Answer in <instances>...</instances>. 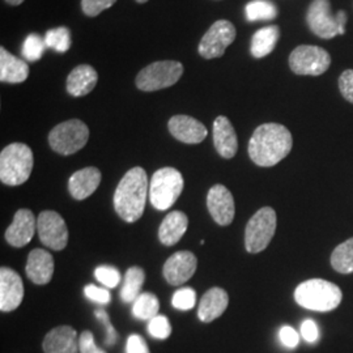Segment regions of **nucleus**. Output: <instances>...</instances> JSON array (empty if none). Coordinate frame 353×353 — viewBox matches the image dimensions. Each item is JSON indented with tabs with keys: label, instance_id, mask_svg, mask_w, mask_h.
Returning a JSON list of instances; mask_svg holds the SVG:
<instances>
[{
	"label": "nucleus",
	"instance_id": "nucleus-31",
	"mask_svg": "<svg viewBox=\"0 0 353 353\" xmlns=\"http://www.w3.org/2000/svg\"><path fill=\"white\" fill-rule=\"evenodd\" d=\"M45 42L48 48L58 52H65L71 48V33L70 29L65 26H59L55 29H50L46 36Z\"/></svg>",
	"mask_w": 353,
	"mask_h": 353
},
{
	"label": "nucleus",
	"instance_id": "nucleus-24",
	"mask_svg": "<svg viewBox=\"0 0 353 353\" xmlns=\"http://www.w3.org/2000/svg\"><path fill=\"white\" fill-rule=\"evenodd\" d=\"M188 227V216L181 211H173L163 220L159 229V239L165 246H173L185 236Z\"/></svg>",
	"mask_w": 353,
	"mask_h": 353
},
{
	"label": "nucleus",
	"instance_id": "nucleus-42",
	"mask_svg": "<svg viewBox=\"0 0 353 353\" xmlns=\"http://www.w3.org/2000/svg\"><path fill=\"white\" fill-rule=\"evenodd\" d=\"M127 353H151L148 344L145 341L137 334H132L128 336L126 347Z\"/></svg>",
	"mask_w": 353,
	"mask_h": 353
},
{
	"label": "nucleus",
	"instance_id": "nucleus-5",
	"mask_svg": "<svg viewBox=\"0 0 353 353\" xmlns=\"http://www.w3.org/2000/svg\"><path fill=\"white\" fill-rule=\"evenodd\" d=\"M185 186L183 176L174 168L159 169L150 182V201L157 211H166L176 202Z\"/></svg>",
	"mask_w": 353,
	"mask_h": 353
},
{
	"label": "nucleus",
	"instance_id": "nucleus-26",
	"mask_svg": "<svg viewBox=\"0 0 353 353\" xmlns=\"http://www.w3.org/2000/svg\"><path fill=\"white\" fill-rule=\"evenodd\" d=\"M280 37V29L276 26H265L254 33L250 51L254 58H265L271 54Z\"/></svg>",
	"mask_w": 353,
	"mask_h": 353
},
{
	"label": "nucleus",
	"instance_id": "nucleus-43",
	"mask_svg": "<svg viewBox=\"0 0 353 353\" xmlns=\"http://www.w3.org/2000/svg\"><path fill=\"white\" fill-rule=\"evenodd\" d=\"M301 336L307 343H316L319 338V330L316 327V322L312 319L303 321L301 325Z\"/></svg>",
	"mask_w": 353,
	"mask_h": 353
},
{
	"label": "nucleus",
	"instance_id": "nucleus-30",
	"mask_svg": "<svg viewBox=\"0 0 353 353\" xmlns=\"http://www.w3.org/2000/svg\"><path fill=\"white\" fill-rule=\"evenodd\" d=\"M245 12L249 21H270L278 16V8L268 0H252Z\"/></svg>",
	"mask_w": 353,
	"mask_h": 353
},
{
	"label": "nucleus",
	"instance_id": "nucleus-35",
	"mask_svg": "<svg viewBox=\"0 0 353 353\" xmlns=\"http://www.w3.org/2000/svg\"><path fill=\"white\" fill-rule=\"evenodd\" d=\"M148 332L156 339H168L172 334V326L169 319L165 316H156L152 318L148 325Z\"/></svg>",
	"mask_w": 353,
	"mask_h": 353
},
{
	"label": "nucleus",
	"instance_id": "nucleus-4",
	"mask_svg": "<svg viewBox=\"0 0 353 353\" xmlns=\"http://www.w3.org/2000/svg\"><path fill=\"white\" fill-rule=\"evenodd\" d=\"M33 152L23 143H12L0 153V179L7 186L26 183L33 170Z\"/></svg>",
	"mask_w": 353,
	"mask_h": 353
},
{
	"label": "nucleus",
	"instance_id": "nucleus-18",
	"mask_svg": "<svg viewBox=\"0 0 353 353\" xmlns=\"http://www.w3.org/2000/svg\"><path fill=\"white\" fill-rule=\"evenodd\" d=\"M79 335L71 326H58L49 331L43 339L45 353H79Z\"/></svg>",
	"mask_w": 353,
	"mask_h": 353
},
{
	"label": "nucleus",
	"instance_id": "nucleus-10",
	"mask_svg": "<svg viewBox=\"0 0 353 353\" xmlns=\"http://www.w3.org/2000/svg\"><path fill=\"white\" fill-rule=\"evenodd\" d=\"M330 64V54L319 46L301 45L292 51L290 57V70L296 75H322L327 71Z\"/></svg>",
	"mask_w": 353,
	"mask_h": 353
},
{
	"label": "nucleus",
	"instance_id": "nucleus-16",
	"mask_svg": "<svg viewBox=\"0 0 353 353\" xmlns=\"http://www.w3.org/2000/svg\"><path fill=\"white\" fill-rule=\"evenodd\" d=\"M37 229L36 216L30 210H19L12 224L6 230V241L13 248H24L34 237Z\"/></svg>",
	"mask_w": 353,
	"mask_h": 353
},
{
	"label": "nucleus",
	"instance_id": "nucleus-2",
	"mask_svg": "<svg viewBox=\"0 0 353 353\" xmlns=\"http://www.w3.org/2000/svg\"><path fill=\"white\" fill-rule=\"evenodd\" d=\"M150 182L145 170L140 166L127 172L114 192L115 212L126 223H135L144 214Z\"/></svg>",
	"mask_w": 353,
	"mask_h": 353
},
{
	"label": "nucleus",
	"instance_id": "nucleus-27",
	"mask_svg": "<svg viewBox=\"0 0 353 353\" xmlns=\"http://www.w3.org/2000/svg\"><path fill=\"white\" fill-rule=\"evenodd\" d=\"M144 279H145V274L143 268L135 265L127 270L123 287L121 290V299L123 303H134L139 297L141 294L140 292L143 288V284H144Z\"/></svg>",
	"mask_w": 353,
	"mask_h": 353
},
{
	"label": "nucleus",
	"instance_id": "nucleus-11",
	"mask_svg": "<svg viewBox=\"0 0 353 353\" xmlns=\"http://www.w3.org/2000/svg\"><path fill=\"white\" fill-rule=\"evenodd\" d=\"M236 28L228 20H217L203 36L198 51L205 59H214L224 55L228 46L236 39Z\"/></svg>",
	"mask_w": 353,
	"mask_h": 353
},
{
	"label": "nucleus",
	"instance_id": "nucleus-14",
	"mask_svg": "<svg viewBox=\"0 0 353 353\" xmlns=\"http://www.w3.org/2000/svg\"><path fill=\"white\" fill-rule=\"evenodd\" d=\"M24 299V284L20 275L8 267L0 268V310H16Z\"/></svg>",
	"mask_w": 353,
	"mask_h": 353
},
{
	"label": "nucleus",
	"instance_id": "nucleus-38",
	"mask_svg": "<svg viewBox=\"0 0 353 353\" xmlns=\"http://www.w3.org/2000/svg\"><path fill=\"white\" fill-rule=\"evenodd\" d=\"M79 347H80V353H106L96 344L94 336L90 331H83L80 334Z\"/></svg>",
	"mask_w": 353,
	"mask_h": 353
},
{
	"label": "nucleus",
	"instance_id": "nucleus-23",
	"mask_svg": "<svg viewBox=\"0 0 353 353\" xmlns=\"http://www.w3.org/2000/svg\"><path fill=\"white\" fill-rule=\"evenodd\" d=\"M99 81L96 70L89 64H80L67 77V92L72 97H83L90 93Z\"/></svg>",
	"mask_w": 353,
	"mask_h": 353
},
{
	"label": "nucleus",
	"instance_id": "nucleus-34",
	"mask_svg": "<svg viewBox=\"0 0 353 353\" xmlns=\"http://www.w3.org/2000/svg\"><path fill=\"white\" fill-rule=\"evenodd\" d=\"M196 303V292L192 288L176 290L172 299V305L178 310H191Z\"/></svg>",
	"mask_w": 353,
	"mask_h": 353
},
{
	"label": "nucleus",
	"instance_id": "nucleus-7",
	"mask_svg": "<svg viewBox=\"0 0 353 353\" xmlns=\"http://www.w3.org/2000/svg\"><path fill=\"white\" fill-rule=\"evenodd\" d=\"M276 225V212L271 207H263L252 214L245 229V248L248 252H263L274 239Z\"/></svg>",
	"mask_w": 353,
	"mask_h": 353
},
{
	"label": "nucleus",
	"instance_id": "nucleus-9",
	"mask_svg": "<svg viewBox=\"0 0 353 353\" xmlns=\"http://www.w3.org/2000/svg\"><path fill=\"white\" fill-rule=\"evenodd\" d=\"M182 75V63L176 61H159L143 68L135 83L143 92H156L174 85Z\"/></svg>",
	"mask_w": 353,
	"mask_h": 353
},
{
	"label": "nucleus",
	"instance_id": "nucleus-40",
	"mask_svg": "<svg viewBox=\"0 0 353 353\" xmlns=\"http://www.w3.org/2000/svg\"><path fill=\"white\" fill-rule=\"evenodd\" d=\"M279 338L280 341L288 347V348H296L300 343V335L299 332L290 326H283L279 331Z\"/></svg>",
	"mask_w": 353,
	"mask_h": 353
},
{
	"label": "nucleus",
	"instance_id": "nucleus-25",
	"mask_svg": "<svg viewBox=\"0 0 353 353\" xmlns=\"http://www.w3.org/2000/svg\"><path fill=\"white\" fill-rule=\"evenodd\" d=\"M29 76V65L4 48H0V81L10 84L24 83Z\"/></svg>",
	"mask_w": 353,
	"mask_h": 353
},
{
	"label": "nucleus",
	"instance_id": "nucleus-12",
	"mask_svg": "<svg viewBox=\"0 0 353 353\" xmlns=\"http://www.w3.org/2000/svg\"><path fill=\"white\" fill-rule=\"evenodd\" d=\"M38 236L51 250L61 252L68 243V229L63 217L55 211H43L37 219Z\"/></svg>",
	"mask_w": 353,
	"mask_h": 353
},
{
	"label": "nucleus",
	"instance_id": "nucleus-19",
	"mask_svg": "<svg viewBox=\"0 0 353 353\" xmlns=\"http://www.w3.org/2000/svg\"><path fill=\"white\" fill-rule=\"evenodd\" d=\"M214 144L223 159H233L239 150V140L234 128L227 117L220 115L214 122Z\"/></svg>",
	"mask_w": 353,
	"mask_h": 353
},
{
	"label": "nucleus",
	"instance_id": "nucleus-44",
	"mask_svg": "<svg viewBox=\"0 0 353 353\" xmlns=\"http://www.w3.org/2000/svg\"><path fill=\"white\" fill-rule=\"evenodd\" d=\"M8 4H11V6H20L24 0H6Z\"/></svg>",
	"mask_w": 353,
	"mask_h": 353
},
{
	"label": "nucleus",
	"instance_id": "nucleus-3",
	"mask_svg": "<svg viewBox=\"0 0 353 353\" xmlns=\"http://www.w3.org/2000/svg\"><path fill=\"white\" fill-rule=\"evenodd\" d=\"M294 300L305 309L326 313L335 310L343 301L341 288L323 279H310L294 290Z\"/></svg>",
	"mask_w": 353,
	"mask_h": 353
},
{
	"label": "nucleus",
	"instance_id": "nucleus-8",
	"mask_svg": "<svg viewBox=\"0 0 353 353\" xmlns=\"http://www.w3.org/2000/svg\"><path fill=\"white\" fill-rule=\"evenodd\" d=\"M88 139V126L79 119H70L59 123L49 134V144L52 151L63 156H70L83 150Z\"/></svg>",
	"mask_w": 353,
	"mask_h": 353
},
{
	"label": "nucleus",
	"instance_id": "nucleus-21",
	"mask_svg": "<svg viewBox=\"0 0 353 353\" xmlns=\"http://www.w3.org/2000/svg\"><path fill=\"white\" fill-rule=\"evenodd\" d=\"M100 183L101 172L94 166H88L77 170L71 176L68 181V190L74 199L84 201L99 189Z\"/></svg>",
	"mask_w": 353,
	"mask_h": 353
},
{
	"label": "nucleus",
	"instance_id": "nucleus-41",
	"mask_svg": "<svg viewBox=\"0 0 353 353\" xmlns=\"http://www.w3.org/2000/svg\"><path fill=\"white\" fill-rule=\"evenodd\" d=\"M96 316L99 318V321L106 328V345H114L117 341V331L114 330L113 325L110 322V318L108 316V313L105 310H97Z\"/></svg>",
	"mask_w": 353,
	"mask_h": 353
},
{
	"label": "nucleus",
	"instance_id": "nucleus-28",
	"mask_svg": "<svg viewBox=\"0 0 353 353\" xmlns=\"http://www.w3.org/2000/svg\"><path fill=\"white\" fill-rule=\"evenodd\" d=\"M331 265L339 274H353V237L335 248L331 254Z\"/></svg>",
	"mask_w": 353,
	"mask_h": 353
},
{
	"label": "nucleus",
	"instance_id": "nucleus-17",
	"mask_svg": "<svg viewBox=\"0 0 353 353\" xmlns=\"http://www.w3.org/2000/svg\"><path fill=\"white\" fill-rule=\"evenodd\" d=\"M168 127L173 138L186 144H199L208 135V131L202 122L190 115L172 117Z\"/></svg>",
	"mask_w": 353,
	"mask_h": 353
},
{
	"label": "nucleus",
	"instance_id": "nucleus-37",
	"mask_svg": "<svg viewBox=\"0 0 353 353\" xmlns=\"http://www.w3.org/2000/svg\"><path fill=\"white\" fill-rule=\"evenodd\" d=\"M84 293L88 297L90 301L93 303H101V305H106V303L112 301V294L110 292L105 288H100L96 285H87L84 288Z\"/></svg>",
	"mask_w": 353,
	"mask_h": 353
},
{
	"label": "nucleus",
	"instance_id": "nucleus-32",
	"mask_svg": "<svg viewBox=\"0 0 353 353\" xmlns=\"http://www.w3.org/2000/svg\"><path fill=\"white\" fill-rule=\"evenodd\" d=\"M46 48H48V45H46L45 39L36 33H32L24 41L23 57L28 62H37L43 57Z\"/></svg>",
	"mask_w": 353,
	"mask_h": 353
},
{
	"label": "nucleus",
	"instance_id": "nucleus-39",
	"mask_svg": "<svg viewBox=\"0 0 353 353\" xmlns=\"http://www.w3.org/2000/svg\"><path fill=\"white\" fill-rule=\"evenodd\" d=\"M341 96L353 103V70H345L339 77Z\"/></svg>",
	"mask_w": 353,
	"mask_h": 353
},
{
	"label": "nucleus",
	"instance_id": "nucleus-45",
	"mask_svg": "<svg viewBox=\"0 0 353 353\" xmlns=\"http://www.w3.org/2000/svg\"><path fill=\"white\" fill-rule=\"evenodd\" d=\"M137 1H138V3H140V4H143V3H147L148 0H137Z\"/></svg>",
	"mask_w": 353,
	"mask_h": 353
},
{
	"label": "nucleus",
	"instance_id": "nucleus-20",
	"mask_svg": "<svg viewBox=\"0 0 353 353\" xmlns=\"http://www.w3.org/2000/svg\"><path fill=\"white\" fill-rule=\"evenodd\" d=\"M26 276L37 285L50 283L54 274V258L43 249L32 250L26 265Z\"/></svg>",
	"mask_w": 353,
	"mask_h": 353
},
{
	"label": "nucleus",
	"instance_id": "nucleus-36",
	"mask_svg": "<svg viewBox=\"0 0 353 353\" xmlns=\"http://www.w3.org/2000/svg\"><path fill=\"white\" fill-rule=\"evenodd\" d=\"M115 1L117 0H81V10L89 17H94L113 7Z\"/></svg>",
	"mask_w": 353,
	"mask_h": 353
},
{
	"label": "nucleus",
	"instance_id": "nucleus-1",
	"mask_svg": "<svg viewBox=\"0 0 353 353\" xmlns=\"http://www.w3.org/2000/svg\"><path fill=\"white\" fill-rule=\"evenodd\" d=\"M293 145L290 130L279 123H265L256 127L249 141V156L254 164L271 168L284 160Z\"/></svg>",
	"mask_w": 353,
	"mask_h": 353
},
{
	"label": "nucleus",
	"instance_id": "nucleus-13",
	"mask_svg": "<svg viewBox=\"0 0 353 353\" xmlns=\"http://www.w3.org/2000/svg\"><path fill=\"white\" fill-rule=\"evenodd\" d=\"M207 207L216 224L221 227L232 224L236 214V205L232 192L225 186L214 185L211 188L207 195Z\"/></svg>",
	"mask_w": 353,
	"mask_h": 353
},
{
	"label": "nucleus",
	"instance_id": "nucleus-29",
	"mask_svg": "<svg viewBox=\"0 0 353 353\" xmlns=\"http://www.w3.org/2000/svg\"><path fill=\"white\" fill-rule=\"evenodd\" d=\"M160 303L153 293H141L132 305V314L138 319H150L159 316Z\"/></svg>",
	"mask_w": 353,
	"mask_h": 353
},
{
	"label": "nucleus",
	"instance_id": "nucleus-22",
	"mask_svg": "<svg viewBox=\"0 0 353 353\" xmlns=\"http://www.w3.org/2000/svg\"><path fill=\"white\" fill-rule=\"evenodd\" d=\"M229 296L223 288H211L204 293L199 303L198 316L204 323H210L223 316L228 309Z\"/></svg>",
	"mask_w": 353,
	"mask_h": 353
},
{
	"label": "nucleus",
	"instance_id": "nucleus-6",
	"mask_svg": "<svg viewBox=\"0 0 353 353\" xmlns=\"http://www.w3.org/2000/svg\"><path fill=\"white\" fill-rule=\"evenodd\" d=\"M347 20L348 17L344 11L332 14L328 0H313L306 13V21L310 30L323 39L343 36L345 33Z\"/></svg>",
	"mask_w": 353,
	"mask_h": 353
},
{
	"label": "nucleus",
	"instance_id": "nucleus-33",
	"mask_svg": "<svg viewBox=\"0 0 353 353\" xmlns=\"http://www.w3.org/2000/svg\"><path fill=\"white\" fill-rule=\"evenodd\" d=\"M96 279L106 288H115L121 283V274L113 265H100L94 271Z\"/></svg>",
	"mask_w": 353,
	"mask_h": 353
},
{
	"label": "nucleus",
	"instance_id": "nucleus-15",
	"mask_svg": "<svg viewBox=\"0 0 353 353\" xmlns=\"http://www.w3.org/2000/svg\"><path fill=\"white\" fill-rule=\"evenodd\" d=\"M198 265L196 256L191 252H176L165 262L163 274L170 285H181L194 276Z\"/></svg>",
	"mask_w": 353,
	"mask_h": 353
}]
</instances>
